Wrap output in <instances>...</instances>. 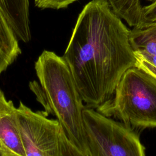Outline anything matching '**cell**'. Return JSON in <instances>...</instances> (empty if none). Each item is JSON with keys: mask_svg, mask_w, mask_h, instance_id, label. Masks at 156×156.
I'll use <instances>...</instances> for the list:
<instances>
[{"mask_svg": "<svg viewBox=\"0 0 156 156\" xmlns=\"http://www.w3.org/2000/svg\"><path fill=\"white\" fill-rule=\"evenodd\" d=\"M129 31L107 0H92L79 13L62 57L87 108L109 100L124 73L135 66Z\"/></svg>", "mask_w": 156, "mask_h": 156, "instance_id": "cell-1", "label": "cell"}, {"mask_svg": "<svg viewBox=\"0 0 156 156\" xmlns=\"http://www.w3.org/2000/svg\"><path fill=\"white\" fill-rule=\"evenodd\" d=\"M39 82L29 87L44 112L56 116L68 140L84 154L87 146L83 112L86 107L63 57L44 50L35 63Z\"/></svg>", "mask_w": 156, "mask_h": 156, "instance_id": "cell-2", "label": "cell"}, {"mask_svg": "<svg viewBox=\"0 0 156 156\" xmlns=\"http://www.w3.org/2000/svg\"><path fill=\"white\" fill-rule=\"evenodd\" d=\"M96 110L132 129L156 127V78L136 66L128 69L112 97Z\"/></svg>", "mask_w": 156, "mask_h": 156, "instance_id": "cell-3", "label": "cell"}, {"mask_svg": "<svg viewBox=\"0 0 156 156\" xmlns=\"http://www.w3.org/2000/svg\"><path fill=\"white\" fill-rule=\"evenodd\" d=\"M88 156H145L138 135L120 121L94 108L83 112Z\"/></svg>", "mask_w": 156, "mask_h": 156, "instance_id": "cell-4", "label": "cell"}, {"mask_svg": "<svg viewBox=\"0 0 156 156\" xmlns=\"http://www.w3.org/2000/svg\"><path fill=\"white\" fill-rule=\"evenodd\" d=\"M17 113L26 156H59L61 126L58 120L48 118L44 111H33L21 101Z\"/></svg>", "mask_w": 156, "mask_h": 156, "instance_id": "cell-5", "label": "cell"}, {"mask_svg": "<svg viewBox=\"0 0 156 156\" xmlns=\"http://www.w3.org/2000/svg\"><path fill=\"white\" fill-rule=\"evenodd\" d=\"M135 66L156 78V21L143 23L129 31Z\"/></svg>", "mask_w": 156, "mask_h": 156, "instance_id": "cell-6", "label": "cell"}, {"mask_svg": "<svg viewBox=\"0 0 156 156\" xmlns=\"http://www.w3.org/2000/svg\"><path fill=\"white\" fill-rule=\"evenodd\" d=\"M0 144L6 154L26 156L21 140L17 107L0 89Z\"/></svg>", "mask_w": 156, "mask_h": 156, "instance_id": "cell-7", "label": "cell"}, {"mask_svg": "<svg viewBox=\"0 0 156 156\" xmlns=\"http://www.w3.org/2000/svg\"><path fill=\"white\" fill-rule=\"evenodd\" d=\"M0 8L19 41L29 42L31 39L29 0H0Z\"/></svg>", "mask_w": 156, "mask_h": 156, "instance_id": "cell-8", "label": "cell"}, {"mask_svg": "<svg viewBox=\"0 0 156 156\" xmlns=\"http://www.w3.org/2000/svg\"><path fill=\"white\" fill-rule=\"evenodd\" d=\"M21 54L19 40L0 8V75Z\"/></svg>", "mask_w": 156, "mask_h": 156, "instance_id": "cell-9", "label": "cell"}, {"mask_svg": "<svg viewBox=\"0 0 156 156\" xmlns=\"http://www.w3.org/2000/svg\"><path fill=\"white\" fill-rule=\"evenodd\" d=\"M113 12L130 27H138L143 24V7L141 0H107Z\"/></svg>", "mask_w": 156, "mask_h": 156, "instance_id": "cell-10", "label": "cell"}, {"mask_svg": "<svg viewBox=\"0 0 156 156\" xmlns=\"http://www.w3.org/2000/svg\"><path fill=\"white\" fill-rule=\"evenodd\" d=\"M60 155L59 156H88L79 150L67 138L61 127L60 133Z\"/></svg>", "mask_w": 156, "mask_h": 156, "instance_id": "cell-11", "label": "cell"}, {"mask_svg": "<svg viewBox=\"0 0 156 156\" xmlns=\"http://www.w3.org/2000/svg\"><path fill=\"white\" fill-rule=\"evenodd\" d=\"M77 0H34L35 5L41 9H61L67 8L69 5Z\"/></svg>", "mask_w": 156, "mask_h": 156, "instance_id": "cell-12", "label": "cell"}, {"mask_svg": "<svg viewBox=\"0 0 156 156\" xmlns=\"http://www.w3.org/2000/svg\"><path fill=\"white\" fill-rule=\"evenodd\" d=\"M142 21L143 24L156 21V0L152 4L143 7Z\"/></svg>", "mask_w": 156, "mask_h": 156, "instance_id": "cell-13", "label": "cell"}, {"mask_svg": "<svg viewBox=\"0 0 156 156\" xmlns=\"http://www.w3.org/2000/svg\"><path fill=\"white\" fill-rule=\"evenodd\" d=\"M5 154H5V151H4L3 148L2 147V146L0 144V156H4Z\"/></svg>", "mask_w": 156, "mask_h": 156, "instance_id": "cell-14", "label": "cell"}, {"mask_svg": "<svg viewBox=\"0 0 156 156\" xmlns=\"http://www.w3.org/2000/svg\"><path fill=\"white\" fill-rule=\"evenodd\" d=\"M4 156H18V155H10V154H5Z\"/></svg>", "mask_w": 156, "mask_h": 156, "instance_id": "cell-15", "label": "cell"}, {"mask_svg": "<svg viewBox=\"0 0 156 156\" xmlns=\"http://www.w3.org/2000/svg\"><path fill=\"white\" fill-rule=\"evenodd\" d=\"M148 1H155V0H148Z\"/></svg>", "mask_w": 156, "mask_h": 156, "instance_id": "cell-16", "label": "cell"}]
</instances>
